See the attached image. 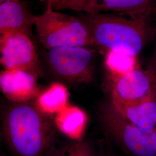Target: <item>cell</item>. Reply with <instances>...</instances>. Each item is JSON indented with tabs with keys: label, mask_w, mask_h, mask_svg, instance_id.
<instances>
[{
	"label": "cell",
	"mask_w": 156,
	"mask_h": 156,
	"mask_svg": "<svg viewBox=\"0 0 156 156\" xmlns=\"http://www.w3.org/2000/svg\"><path fill=\"white\" fill-rule=\"evenodd\" d=\"M95 50L88 47H60L48 50L46 60L52 73L68 83H86L93 79Z\"/></svg>",
	"instance_id": "obj_5"
},
{
	"label": "cell",
	"mask_w": 156,
	"mask_h": 156,
	"mask_svg": "<svg viewBox=\"0 0 156 156\" xmlns=\"http://www.w3.org/2000/svg\"><path fill=\"white\" fill-rule=\"evenodd\" d=\"M149 70L150 71L151 74L152 75V77H153L154 90H155L156 94V51L154 52V54L152 60H151V67H150V68L149 69Z\"/></svg>",
	"instance_id": "obj_16"
},
{
	"label": "cell",
	"mask_w": 156,
	"mask_h": 156,
	"mask_svg": "<svg viewBox=\"0 0 156 156\" xmlns=\"http://www.w3.org/2000/svg\"><path fill=\"white\" fill-rule=\"evenodd\" d=\"M34 26L39 43L47 50L60 47H94L80 19L49 6L41 15H36Z\"/></svg>",
	"instance_id": "obj_3"
},
{
	"label": "cell",
	"mask_w": 156,
	"mask_h": 156,
	"mask_svg": "<svg viewBox=\"0 0 156 156\" xmlns=\"http://www.w3.org/2000/svg\"><path fill=\"white\" fill-rule=\"evenodd\" d=\"M55 123L63 133L77 140L85 128L86 115L77 107L67 106L57 113Z\"/></svg>",
	"instance_id": "obj_12"
},
{
	"label": "cell",
	"mask_w": 156,
	"mask_h": 156,
	"mask_svg": "<svg viewBox=\"0 0 156 156\" xmlns=\"http://www.w3.org/2000/svg\"><path fill=\"white\" fill-rule=\"evenodd\" d=\"M37 78L27 72L4 69L0 75L1 91L13 102L29 101L39 93Z\"/></svg>",
	"instance_id": "obj_10"
},
{
	"label": "cell",
	"mask_w": 156,
	"mask_h": 156,
	"mask_svg": "<svg viewBox=\"0 0 156 156\" xmlns=\"http://www.w3.org/2000/svg\"><path fill=\"white\" fill-rule=\"evenodd\" d=\"M53 9L83 12L86 14L115 13L130 16H153L156 0H62Z\"/></svg>",
	"instance_id": "obj_6"
},
{
	"label": "cell",
	"mask_w": 156,
	"mask_h": 156,
	"mask_svg": "<svg viewBox=\"0 0 156 156\" xmlns=\"http://www.w3.org/2000/svg\"><path fill=\"white\" fill-rule=\"evenodd\" d=\"M111 98L113 102L134 104L156 94L152 75L149 69L140 66L120 75H111Z\"/></svg>",
	"instance_id": "obj_8"
},
{
	"label": "cell",
	"mask_w": 156,
	"mask_h": 156,
	"mask_svg": "<svg viewBox=\"0 0 156 156\" xmlns=\"http://www.w3.org/2000/svg\"><path fill=\"white\" fill-rule=\"evenodd\" d=\"M99 120L106 135L129 156H156V130L145 133L130 123L111 100L99 109Z\"/></svg>",
	"instance_id": "obj_4"
},
{
	"label": "cell",
	"mask_w": 156,
	"mask_h": 156,
	"mask_svg": "<svg viewBox=\"0 0 156 156\" xmlns=\"http://www.w3.org/2000/svg\"><path fill=\"white\" fill-rule=\"evenodd\" d=\"M45 156H106L89 140H74L54 145Z\"/></svg>",
	"instance_id": "obj_13"
},
{
	"label": "cell",
	"mask_w": 156,
	"mask_h": 156,
	"mask_svg": "<svg viewBox=\"0 0 156 156\" xmlns=\"http://www.w3.org/2000/svg\"><path fill=\"white\" fill-rule=\"evenodd\" d=\"M43 1H44L46 2V6H51L56 3L60 2L62 0H43Z\"/></svg>",
	"instance_id": "obj_17"
},
{
	"label": "cell",
	"mask_w": 156,
	"mask_h": 156,
	"mask_svg": "<svg viewBox=\"0 0 156 156\" xmlns=\"http://www.w3.org/2000/svg\"><path fill=\"white\" fill-rule=\"evenodd\" d=\"M1 156H4V155H2V154H1Z\"/></svg>",
	"instance_id": "obj_19"
},
{
	"label": "cell",
	"mask_w": 156,
	"mask_h": 156,
	"mask_svg": "<svg viewBox=\"0 0 156 156\" xmlns=\"http://www.w3.org/2000/svg\"><path fill=\"white\" fill-rule=\"evenodd\" d=\"M94 48L106 54L115 51L137 57L156 33L152 16L115 13L86 14L80 19Z\"/></svg>",
	"instance_id": "obj_1"
},
{
	"label": "cell",
	"mask_w": 156,
	"mask_h": 156,
	"mask_svg": "<svg viewBox=\"0 0 156 156\" xmlns=\"http://www.w3.org/2000/svg\"><path fill=\"white\" fill-rule=\"evenodd\" d=\"M68 91L61 84H53L40 95L37 105L47 114L58 113L67 106Z\"/></svg>",
	"instance_id": "obj_14"
},
{
	"label": "cell",
	"mask_w": 156,
	"mask_h": 156,
	"mask_svg": "<svg viewBox=\"0 0 156 156\" xmlns=\"http://www.w3.org/2000/svg\"><path fill=\"white\" fill-rule=\"evenodd\" d=\"M37 104L13 102L3 118V135L16 156H45L54 146V123Z\"/></svg>",
	"instance_id": "obj_2"
},
{
	"label": "cell",
	"mask_w": 156,
	"mask_h": 156,
	"mask_svg": "<svg viewBox=\"0 0 156 156\" xmlns=\"http://www.w3.org/2000/svg\"><path fill=\"white\" fill-rule=\"evenodd\" d=\"M106 156H109V155H106Z\"/></svg>",
	"instance_id": "obj_20"
},
{
	"label": "cell",
	"mask_w": 156,
	"mask_h": 156,
	"mask_svg": "<svg viewBox=\"0 0 156 156\" xmlns=\"http://www.w3.org/2000/svg\"><path fill=\"white\" fill-rule=\"evenodd\" d=\"M35 17L26 4L20 0L0 3L1 35L21 33L31 38Z\"/></svg>",
	"instance_id": "obj_9"
},
{
	"label": "cell",
	"mask_w": 156,
	"mask_h": 156,
	"mask_svg": "<svg viewBox=\"0 0 156 156\" xmlns=\"http://www.w3.org/2000/svg\"><path fill=\"white\" fill-rule=\"evenodd\" d=\"M15 1V0H0V2H3L5 1Z\"/></svg>",
	"instance_id": "obj_18"
},
{
	"label": "cell",
	"mask_w": 156,
	"mask_h": 156,
	"mask_svg": "<svg viewBox=\"0 0 156 156\" xmlns=\"http://www.w3.org/2000/svg\"><path fill=\"white\" fill-rule=\"evenodd\" d=\"M105 64L110 75L123 74L140 66L137 62V57L115 51L106 53Z\"/></svg>",
	"instance_id": "obj_15"
},
{
	"label": "cell",
	"mask_w": 156,
	"mask_h": 156,
	"mask_svg": "<svg viewBox=\"0 0 156 156\" xmlns=\"http://www.w3.org/2000/svg\"><path fill=\"white\" fill-rule=\"evenodd\" d=\"M112 102L124 117L142 132L151 133L156 130V94L137 104Z\"/></svg>",
	"instance_id": "obj_11"
},
{
	"label": "cell",
	"mask_w": 156,
	"mask_h": 156,
	"mask_svg": "<svg viewBox=\"0 0 156 156\" xmlns=\"http://www.w3.org/2000/svg\"><path fill=\"white\" fill-rule=\"evenodd\" d=\"M0 61L6 70H19L39 76L42 73L38 55L31 38L24 34L1 35Z\"/></svg>",
	"instance_id": "obj_7"
}]
</instances>
